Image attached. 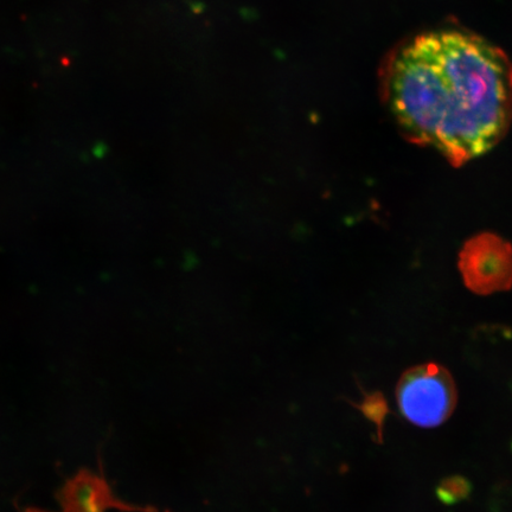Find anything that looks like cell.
<instances>
[{
	"mask_svg": "<svg viewBox=\"0 0 512 512\" xmlns=\"http://www.w3.org/2000/svg\"><path fill=\"white\" fill-rule=\"evenodd\" d=\"M380 86L408 142L432 147L456 168L494 149L512 124V63L471 31L402 41L382 63Z\"/></svg>",
	"mask_w": 512,
	"mask_h": 512,
	"instance_id": "6da1fadb",
	"label": "cell"
},
{
	"mask_svg": "<svg viewBox=\"0 0 512 512\" xmlns=\"http://www.w3.org/2000/svg\"><path fill=\"white\" fill-rule=\"evenodd\" d=\"M396 400L402 415L413 425L438 427L456 409V383L440 364H420L401 376L396 388Z\"/></svg>",
	"mask_w": 512,
	"mask_h": 512,
	"instance_id": "7a4b0ae2",
	"label": "cell"
},
{
	"mask_svg": "<svg viewBox=\"0 0 512 512\" xmlns=\"http://www.w3.org/2000/svg\"><path fill=\"white\" fill-rule=\"evenodd\" d=\"M459 270L472 292L488 296L508 291L512 287V246L495 234L473 236L460 252Z\"/></svg>",
	"mask_w": 512,
	"mask_h": 512,
	"instance_id": "3957f363",
	"label": "cell"
},
{
	"mask_svg": "<svg viewBox=\"0 0 512 512\" xmlns=\"http://www.w3.org/2000/svg\"><path fill=\"white\" fill-rule=\"evenodd\" d=\"M63 512H106L117 508L126 511L151 512L153 509L132 507L118 501L106 480L93 473L82 472L69 480L61 492Z\"/></svg>",
	"mask_w": 512,
	"mask_h": 512,
	"instance_id": "277c9868",
	"label": "cell"
},
{
	"mask_svg": "<svg viewBox=\"0 0 512 512\" xmlns=\"http://www.w3.org/2000/svg\"><path fill=\"white\" fill-rule=\"evenodd\" d=\"M470 494V484L462 477H451L439 486L438 496L445 503H456Z\"/></svg>",
	"mask_w": 512,
	"mask_h": 512,
	"instance_id": "5b68a950",
	"label": "cell"
}]
</instances>
